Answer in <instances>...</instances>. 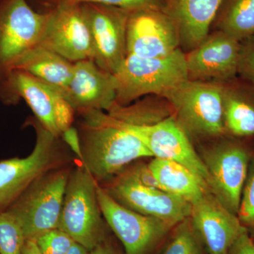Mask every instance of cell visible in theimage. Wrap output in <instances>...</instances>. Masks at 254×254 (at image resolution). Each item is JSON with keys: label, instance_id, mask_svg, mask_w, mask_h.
Instances as JSON below:
<instances>
[{"label": "cell", "instance_id": "cell-35", "mask_svg": "<svg viewBox=\"0 0 254 254\" xmlns=\"http://www.w3.org/2000/svg\"><path fill=\"white\" fill-rule=\"evenodd\" d=\"M66 254H91V252L86 247L74 242Z\"/></svg>", "mask_w": 254, "mask_h": 254}, {"label": "cell", "instance_id": "cell-6", "mask_svg": "<svg viewBox=\"0 0 254 254\" xmlns=\"http://www.w3.org/2000/svg\"><path fill=\"white\" fill-rule=\"evenodd\" d=\"M70 173L68 169L64 168L50 172L5 210L20 222L26 240H35L42 234L59 227Z\"/></svg>", "mask_w": 254, "mask_h": 254}, {"label": "cell", "instance_id": "cell-8", "mask_svg": "<svg viewBox=\"0 0 254 254\" xmlns=\"http://www.w3.org/2000/svg\"><path fill=\"white\" fill-rule=\"evenodd\" d=\"M34 149L26 158L0 161V212L6 210L37 180L50 172L63 168L56 137L41 124L36 127Z\"/></svg>", "mask_w": 254, "mask_h": 254}, {"label": "cell", "instance_id": "cell-12", "mask_svg": "<svg viewBox=\"0 0 254 254\" xmlns=\"http://www.w3.org/2000/svg\"><path fill=\"white\" fill-rule=\"evenodd\" d=\"M81 5L94 43V62L115 74L127 56V28L131 11L95 3Z\"/></svg>", "mask_w": 254, "mask_h": 254}, {"label": "cell", "instance_id": "cell-4", "mask_svg": "<svg viewBox=\"0 0 254 254\" xmlns=\"http://www.w3.org/2000/svg\"><path fill=\"white\" fill-rule=\"evenodd\" d=\"M98 185L83 165L71 171L58 227L90 252L108 237Z\"/></svg>", "mask_w": 254, "mask_h": 254}, {"label": "cell", "instance_id": "cell-33", "mask_svg": "<svg viewBox=\"0 0 254 254\" xmlns=\"http://www.w3.org/2000/svg\"><path fill=\"white\" fill-rule=\"evenodd\" d=\"M91 254H121L108 237L91 251Z\"/></svg>", "mask_w": 254, "mask_h": 254}, {"label": "cell", "instance_id": "cell-27", "mask_svg": "<svg viewBox=\"0 0 254 254\" xmlns=\"http://www.w3.org/2000/svg\"><path fill=\"white\" fill-rule=\"evenodd\" d=\"M237 217L254 238V155L251 160L248 175L241 195Z\"/></svg>", "mask_w": 254, "mask_h": 254}, {"label": "cell", "instance_id": "cell-30", "mask_svg": "<svg viewBox=\"0 0 254 254\" xmlns=\"http://www.w3.org/2000/svg\"><path fill=\"white\" fill-rule=\"evenodd\" d=\"M238 76L254 83V36L241 42Z\"/></svg>", "mask_w": 254, "mask_h": 254}, {"label": "cell", "instance_id": "cell-13", "mask_svg": "<svg viewBox=\"0 0 254 254\" xmlns=\"http://www.w3.org/2000/svg\"><path fill=\"white\" fill-rule=\"evenodd\" d=\"M6 84L15 95L24 99L39 123L56 138L72 126L75 110L54 87L17 69L7 75Z\"/></svg>", "mask_w": 254, "mask_h": 254}, {"label": "cell", "instance_id": "cell-15", "mask_svg": "<svg viewBox=\"0 0 254 254\" xmlns=\"http://www.w3.org/2000/svg\"><path fill=\"white\" fill-rule=\"evenodd\" d=\"M180 48L173 20L163 8L131 11L127 23V55L142 58H164Z\"/></svg>", "mask_w": 254, "mask_h": 254}, {"label": "cell", "instance_id": "cell-3", "mask_svg": "<svg viewBox=\"0 0 254 254\" xmlns=\"http://www.w3.org/2000/svg\"><path fill=\"white\" fill-rule=\"evenodd\" d=\"M165 98L175 121L190 138L213 140L227 135L222 83L188 79Z\"/></svg>", "mask_w": 254, "mask_h": 254}, {"label": "cell", "instance_id": "cell-7", "mask_svg": "<svg viewBox=\"0 0 254 254\" xmlns=\"http://www.w3.org/2000/svg\"><path fill=\"white\" fill-rule=\"evenodd\" d=\"M98 201L103 218L125 248V254H157L176 225L142 215L113 199L99 184Z\"/></svg>", "mask_w": 254, "mask_h": 254}, {"label": "cell", "instance_id": "cell-18", "mask_svg": "<svg viewBox=\"0 0 254 254\" xmlns=\"http://www.w3.org/2000/svg\"><path fill=\"white\" fill-rule=\"evenodd\" d=\"M115 75L100 68L93 60L73 63L72 76L64 97L78 112H108L116 103Z\"/></svg>", "mask_w": 254, "mask_h": 254}, {"label": "cell", "instance_id": "cell-28", "mask_svg": "<svg viewBox=\"0 0 254 254\" xmlns=\"http://www.w3.org/2000/svg\"><path fill=\"white\" fill-rule=\"evenodd\" d=\"M35 242L42 254H66L74 241L57 228L42 234Z\"/></svg>", "mask_w": 254, "mask_h": 254}, {"label": "cell", "instance_id": "cell-19", "mask_svg": "<svg viewBox=\"0 0 254 254\" xmlns=\"http://www.w3.org/2000/svg\"><path fill=\"white\" fill-rule=\"evenodd\" d=\"M173 20L185 53L194 49L210 33L222 0H162Z\"/></svg>", "mask_w": 254, "mask_h": 254}, {"label": "cell", "instance_id": "cell-9", "mask_svg": "<svg viewBox=\"0 0 254 254\" xmlns=\"http://www.w3.org/2000/svg\"><path fill=\"white\" fill-rule=\"evenodd\" d=\"M100 185L120 204L142 215L173 225L190 216V202L160 189L145 186L128 167Z\"/></svg>", "mask_w": 254, "mask_h": 254}, {"label": "cell", "instance_id": "cell-20", "mask_svg": "<svg viewBox=\"0 0 254 254\" xmlns=\"http://www.w3.org/2000/svg\"><path fill=\"white\" fill-rule=\"evenodd\" d=\"M222 85L227 135L239 139L254 137V83L237 76Z\"/></svg>", "mask_w": 254, "mask_h": 254}, {"label": "cell", "instance_id": "cell-36", "mask_svg": "<svg viewBox=\"0 0 254 254\" xmlns=\"http://www.w3.org/2000/svg\"></svg>", "mask_w": 254, "mask_h": 254}, {"label": "cell", "instance_id": "cell-31", "mask_svg": "<svg viewBox=\"0 0 254 254\" xmlns=\"http://www.w3.org/2000/svg\"><path fill=\"white\" fill-rule=\"evenodd\" d=\"M227 254H254V240L247 230L241 234Z\"/></svg>", "mask_w": 254, "mask_h": 254}, {"label": "cell", "instance_id": "cell-24", "mask_svg": "<svg viewBox=\"0 0 254 254\" xmlns=\"http://www.w3.org/2000/svg\"><path fill=\"white\" fill-rule=\"evenodd\" d=\"M108 113L124 123L150 125L173 116V110L165 97L148 95L143 100L130 105L123 106L115 103Z\"/></svg>", "mask_w": 254, "mask_h": 254}, {"label": "cell", "instance_id": "cell-25", "mask_svg": "<svg viewBox=\"0 0 254 254\" xmlns=\"http://www.w3.org/2000/svg\"><path fill=\"white\" fill-rule=\"evenodd\" d=\"M159 254H209L190 217L177 223Z\"/></svg>", "mask_w": 254, "mask_h": 254}, {"label": "cell", "instance_id": "cell-14", "mask_svg": "<svg viewBox=\"0 0 254 254\" xmlns=\"http://www.w3.org/2000/svg\"><path fill=\"white\" fill-rule=\"evenodd\" d=\"M119 121L125 129L146 146L153 158L181 164L199 177L210 189V177L203 160L193 148L190 137L173 116L150 125H134Z\"/></svg>", "mask_w": 254, "mask_h": 254}, {"label": "cell", "instance_id": "cell-16", "mask_svg": "<svg viewBox=\"0 0 254 254\" xmlns=\"http://www.w3.org/2000/svg\"><path fill=\"white\" fill-rule=\"evenodd\" d=\"M241 42L220 31L210 32L185 53L190 80L224 83L238 76Z\"/></svg>", "mask_w": 254, "mask_h": 254}, {"label": "cell", "instance_id": "cell-21", "mask_svg": "<svg viewBox=\"0 0 254 254\" xmlns=\"http://www.w3.org/2000/svg\"><path fill=\"white\" fill-rule=\"evenodd\" d=\"M21 70L64 95L72 76L73 63L41 46L28 50L16 61L12 70Z\"/></svg>", "mask_w": 254, "mask_h": 254}, {"label": "cell", "instance_id": "cell-5", "mask_svg": "<svg viewBox=\"0 0 254 254\" xmlns=\"http://www.w3.org/2000/svg\"><path fill=\"white\" fill-rule=\"evenodd\" d=\"M199 155L210 177V190L237 215L242 190L253 157L242 139L225 135L214 139Z\"/></svg>", "mask_w": 254, "mask_h": 254}, {"label": "cell", "instance_id": "cell-26", "mask_svg": "<svg viewBox=\"0 0 254 254\" xmlns=\"http://www.w3.org/2000/svg\"><path fill=\"white\" fill-rule=\"evenodd\" d=\"M26 242L17 219L7 210L0 212V254H22Z\"/></svg>", "mask_w": 254, "mask_h": 254}, {"label": "cell", "instance_id": "cell-22", "mask_svg": "<svg viewBox=\"0 0 254 254\" xmlns=\"http://www.w3.org/2000/svg\"><path fill=\"white\" fill-rule=\"evenodd\" d=\"M148 165L160 190L190 203L210 190L204 182L181 164L154 158Z\"/></svg>", "mask_w": 254, "mask_h": 254}, {"label": "cell", "instance_id": "cell-2", "mask_svg": "<svg viewBox=\"0 0 254 254\" xmlns=\"http://www.w3.org/2000/svg\"><path fill=\"white\" fill-rule=\"evenodd\" d=\"M114 75L117 83L116 103L123 106L148 95L165 97L189 79L185 53L181 48L164 58L127 55Z\"/></svg>", "mask_w": 254, "mask_h": 254}, {"label": "cell", "instance_id": "cell-11", "mask_svg": "<svg viewBox=\"0 0 254 254\" xmlns=\"http://www.w3.org/2000/svg\"><path fill=\"white\" fill-rule=\"evenodd\" d=\"M48 14L39 46L71 63L95 58V47L81 4L58 1Z\"/></svg>", "mask_w": 254, "mask_h": 254}, {"label": "cell", "instance_id": "cell-1", "mask_svg": "<svg viewBox=\"0 0 254 254\" xmlns=\"http://www.w3.org/2000/svg\"><path fill=\"white\" fill-rule=\"evenodd\" d=\"M78 113L83 118L79 136L81 161L99 185L109 181L135 160L153 157L136 136L109 114L96 110Z\"/></svg>", "mask_w": 254, "mask_h": 254}, {"label": "cell", "instance_id": "cell-17", "mask_svg": "<svg viewBox=\"0 0 254 254\" xmlns=\"http://www.w3.org/2000/svg\"><path fill=\"white\" fill-rule=\"evenodd\" d=\"M190 218L209 254H227L247 230L237 215L228 210L210 190L190 203Z\"/></svg>", "mask_w": 254, "mask_h": 254}, {"label": "cell", "instance_id": "cell-34", "mask_svg": "<svg viewBox=\"0 0 254 254\" xmlns=\"http://www.w3.org/2000/svg\"><path fill=\"white\" fill-rule=\"evenodd\" d=\"M22 254H42L39 250H38V246H37L35 240H26L24 247H23Z\"/></svg>", "mask_w": 254, "mask_h": 254}, {"label": "cell", "instance_id": "cell-10", "mask_svg": "<svg viewBox=\"0 0 254 254\" xmlns=\"http://www.w3.org/2000/svg\"><path fill=\"white\" fill-rule=\"evenodd\" d=\"M47 18V13L36 12L26 0L0 3V73L5 78L23 55L39 46Z\"/></svg>", "mask_w": 254, "mask_h": 254}, {"label": "cell", "instance_id": "cell-32", "mask_svg": "<svg viewBox=\"0 0 254 254\" xmlns=\"http://www.w3.org/2000/svg\"><path fill=\"white\" fill-rule=\"evenodd\" d=\"M61 136L67 143L73 153L81 160V140H80L79 133H78V130L72 126L70 127L66 131L63 132Z\"/></svg>", "mask_w": 254, "mask_h": 254}, {"label": "cell", "instance_id": "cell-23", "mask_svg": "<svg viewBox=\"0 0 254 254\" xmlns=\"http://www.w3.org/2000/svg\"><path fill=\"white\" fill-rule=\"evenodd\" d=\"M212 27L240 42L254 36V0H222Z\"/></svg>", "mask_w": 254, "mask_h": 254}, {"label": "cell", "instance_id": "cell-29", "mask_svg": "<svg viewBox=\"0 0 254 254\" xmlns=\"http://www.w3.org/2000/svg\"><path fill=\"white\" fill-rule=\"evenodd\" d=\"M58 1L83 4V3H95L109 5L127 10L128 11L136 10L149 9V8H163L162 0H57Z\"/></svg>", "mask_w": 254, "mask_h": 254}]
</instances>
